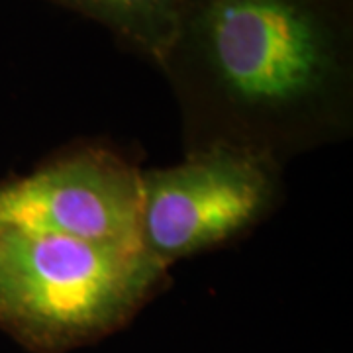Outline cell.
<instances>
[{
	"label": "cell",
	"instance_id": "cell-1",
	"mask_svg": "<svg viewBox=\"0 0 353 353\" xmlns=\"http://www.w3.org/2000/svg\"><path fill=\"white\" fill-rule=\"evenodd\" d=\"M159 69L185 153L277 161L353 132V0H187Z\"/></svg>",
	"mask_w": 353,
	"mask_h": 353
},
{
	"label": "cell",
	"instance_id": "cell-2",
	"mask_svg": "<svg viewBox=\"0 0 353 353\" xmlns=\"http://www.w3.org/2000/svg\"><path fill=\"white\" fill-rule=\"evenodd\" d=\"M169 283L143 252L0 222V332L30 353H69L126 328Z\"/></svg>",
	"mask_w": 353,
	"mask_h": 353
},
{
	"label": "cell",
	"instance_id": "cell-3",
	"mask_svg": "<svg viewBox=\"0 0 353 353\" xmlns=\"http://www.w3.org/2000/svg\"><path fill=\"white\" fill-rule=\"evenodd\" d=\"M283 169L263 155L216 145L185 153L171 167L141 171V252L169 271L245 238L285 199Z\"/></svg>",
	"mask_w": 353,
	"mask_h": 353
},
{
	"label": "cell",
	"instance_id": "cell-4",
	"mask_svg": "<svg viewBox=\"0 0 353 353\" xmlns=\"http://www.w3.org/2000/svg\"><path fill=\"white\" fill-rule=\"evenodd\" d=\"M141 169L110 145L87 143L0 181V222L141 252Z\"/></svg>",
	"mask_w": 353,
	"mask_h": 353
},
{
	"label": "cell",
	"instance_id": "cell-5",
	"mask_svg": "<svg viewBox=\"0 0 353 353\" xmlns=\"http://www.w3.org/2000/svg\"><path fill=\"white\" fill-rule=\"evenodd\" d=\"M106 28L124 48L153 65L175 39L187 0H46Z\"/></svg>",
	"mask_w": 353,
	"mask_h": 353
}]
</instances>
